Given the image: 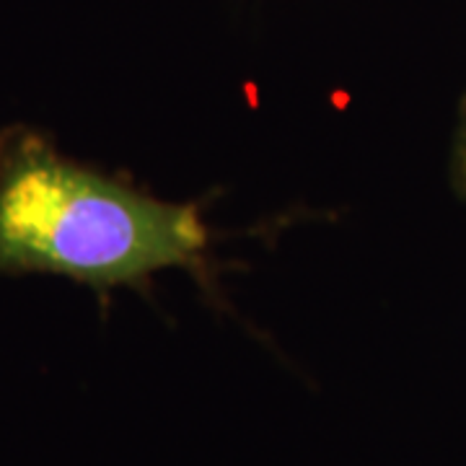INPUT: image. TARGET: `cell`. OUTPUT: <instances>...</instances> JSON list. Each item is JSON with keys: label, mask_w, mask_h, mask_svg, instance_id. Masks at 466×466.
Segmentation results:
<instances>
[{"label": "cell", "mask_w": 466, "mask_h": 466, "mask_svg": "<svg viewBox=\"0 0 466 466\" xmlns=\"http://www.w3.org/2000/svg\"><path fill=\"white\" fill-rule=\"evenodd\" d=\"M213 244L200 202L81 164L32 125L0 130V278L57 275L109 299L184 269L213 290Z\"/></svg>", "instance_id": "cell-1"}, {"label": "cell", "mask_w": 466, "mask_h": 466, "mask_svg": "<svg viewBox=\"0 0 466 466\" xmlns=\"http://www.w3.org/2000/svg\"><path fill=\"white\" fill-rule=\"evenodd\" d=\"M449 179L459 200L466 202V91L459 109H456V122H453V135H451L449 153Z\"/></svg>", "instance_id": "cell-2"}]
</instances>
